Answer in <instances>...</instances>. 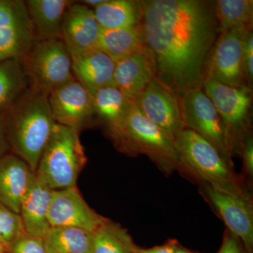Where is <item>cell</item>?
I'll return each mask as SVG.
<instances>
[{"instance_id": "obj_19", "label": "cell", "mask_w": 253, "mask_h": 253, "mask_svg": "<svg viewBox=\"0 0 253 253\" xmlns=\"http://www.w3.org/2000/svg\"><path fill=\"white\" fill-rule=\"evenodd\" d=\"M53 190L41 178L35 176L20 210L25 231L44 239L51 226L48 219Z\"/></svg>"}, {"instance_id": "obj_10", "label": "cell", "mask_w": 253, "mask_h": 253, "mask_svg": "<svg viewBox=\"0 0 253 253\" xmlns=\"http://www.w3.org/2000/svg\"><path fill=\"white\" fill-rule=\"evenodd\" d=\"M201 189L227 230L240 240L246 253H253V208L250 194H234L206 183H201Z\"/></svg>"}, {"instance_id": "obj_29", "label": "cell", "mask_w": 253, "mask_h": 253, "mask_svg": "<svg viewBox=\"0 0 253 253\" xmlns=\"http://www.w3.org/2000/svg\"><path fill=\"white\" fill-rule=\"evenodd\" d=\"M25 232L20 214L0 204V241L7 248Z\"/></svg>"}, {"instance_id": "obj_18", "label": "cell", "mask_w": 253, "mask_h": 253, "mask_svg": "<svg viewBox=\"0 0 253 253\" xmlns=\"http://www.w3.org/2000/svg\"><path fill=\"white\" fill-rule=\"evenodd\" d=\"M73 1L68 0L25 1L33 41L61 40L65 13Z\"/></svg>"}, {"instance_id": "obj_37", "label": "cell", "mask_w": 253, "mask_h": 253, "mask_svg": "<svg viewBox=\"0 0 253 253\" xmlns=\"http://www.w3.org/2000/svg\"><path fill=\"white\" fill-rule=\"evenodd\" d=\"M0 253H6V246L1 241H0Z\"/></svg>"}, {"instance_id": "obj_5", "label": "cell", "mask_w": 253, "mask_h": 253, "mask_svg": "<svg viewBox=\"0 0 253 253\" xmlns=\"http://www.w3.org/2000/svg\"><path fill=\"white\" fill-rule=\"evenodd\" d=\"M81 131L56 124L37 168V176L52 190L76 186L87 162Z\"/></svg>"}, {"instance_id": "obj_36", "label": "cell", "mask_w": 253, "mask_h": 253, "mask_svg": "<svg viewBox=\"0 0 253 253\" xmlns=\"http://www.w3.org/2000/svg\"><path fill=\"white\" fill-rule=\"evenodd\" d=\"M175 253H194L193 251H189V250L185 249V248L181 247V246H178L177 249H176Z\"/></svg>"}, {"instance_id": "obj_15", "label": "cell", "mask_w": 253, "mask_h": 253, "mask_svg": "<svg viewBox=\"0 0 253 253\" xmlns=\"http://www.w3.org/2000/svg\"><path fill=\"white\" fill-rule=\"evenodd\" d=\"M35 176L36 172L12 153L0 158V204L19 214Z\"/></svg>"}, {"instance_id": "obj_35", "label": "cell", "mask_w": 253, "mask_h": 253, "mask_svg": "<svg viewBox=\"0 0 253 253\" xmlns=\"http://www.w3.org/2000/svg\"><path fill=\"white\" fill-rule=\"evenodd\" d=\"M10 152L5 131L4 115L0 114V158Z\"/></svg>"}, {"instance_id": "obj_6", "label": "cell", "mask_w": 253, "mask_h": 253, "mask_svg": "<svg viewBox=\"0 0 253 253\" xmlns=\"http://www.w3.org/2000/svg\"><path fill=\"white\" fill-rule=\"evenodd\" d=\"M31 91L49 95L75 79L72 59L62 40L36 41L20 59Z\"/></svg>"}, {"instance_id": "obj_1", "label": "cell", "mask_w": 253, "mask_h": 253, "mask_svg": "<svg viewBox=\"0 0 253 253\" xmlns=\"http://www.w3.org/2000/svg\"><path fill=\"white\" fill-rule=\"evenodd\" d=\"M145 47L158 81L181 97L202 88L218 31L214 5L200 0L141 1Z\"/></svg>"}, {"instance_id": "obj_28", "label": "cell", "mask_w": 253, "mask_h": 253, "mask_svg": "<svg viewBox=\"0 0 253 253\" xmlns=\"http://www.w3.org/2000/svg\"><path fill=\"white\" fill-rule=\"evenodd\" d=\"M0 28H26L32 31L25 1L0 0Z\"/></svg>"}, {"instance_id": "obj_12", "label": "cell", "mask_w": 253, "mask_h": 253, "mask_svg": "<svg viewBox=\"0 0 253 253\" xmlns=\"http://www.w3.org/2000/svg\"><path fill=\"white\" fill-rule=\"evenodd\" d=\"M48 100L56 124L81 131L96 116L92 96L76 78L50 93Z\"/></svg>"}, {"instance_id": "obj_20", "label": "cell", "mask_w": 253, "mask_h": 253, "mask_svg": "<svg viewBox=\"0 0 253 253\" xmlns=\"http://www.w3.org/2000/svg\"><path fill=\"white\" fill-rule=\"evenodd\" d=\"M94 11L98 22L104 30L139 26L142 17L141 1L131 0H106Z\"/></svg>"}, {"instance_id": "obj_25", "label": "cell", "mask_w": 253, "mask_h": 253, "mask_svg": "<svg viewBox=\"0 0 253 253\" xmlns=\"http://www.w3.org/2000/svg\"><path fill=\"white\" fill-rule=\"evenodd\" d=\"M43 239L46 253H90L92 232L76 227H51Z\"/></svg>"}, {"instance_id": "obj_14", "label": "cell", "mask_w": 253, "mask_h": 253, "mask_svg": "<svg viewBox=\"0 0 253 253\" xmlns=\"http://www.w3.org/2000/svg\"><path fill=\"white\" fill-rule=\"evenodd\" d=\"M100 26L94 9L73 1L65 13L61 40L71 56L99 49Z\"/></svg>"}, {"instance_id": "obj_7", "label": "cell", "mask_w": 253, "mask_h": 253, "mask_svg": "<svg viewBox=\"0 0 253 253\" xmlns=\"http://www.w3.org/2000/svg\"><path fill=\"white\" fill-rule=\"evenodd\" d=\"M202 89L220 116L234 155L239 148L242 149L251 125L252 90L249 86L234 87L209 77L205 78Z\"/></svg>"}, {"instance_id": "obj_32", "label": "cell", "mask_w": 253, "mask_h": 253, "mask_svg": "<svg viewBox=\"0 0 253 253\" xmlns=\"http://www.w3.org/2000/svg\"><path fill=\"white\" fill-rule=\"evenodd\" d=\"M244 249L240 240L226 229L217 253H245Z\"/></svg>"}, {"instance_id": "obj_24", "label": "cell", "mask_w": 253, "mask_h": 253, "mask_svg": "<svg viewBox=\"0 0 253 253\" xmlns=\"http://www.w3.org/2000/svg\"><path fill=\"white\" fill-rule=\"evenodd\" d=\"M137 248L126 229L108 218L92 232L90 253H135Z\"/></svg>"}, {"instance_id": "obj_4", "label": "cell", "mask_w": 253, "mask_h": 253, "mask_svg": "<svg viewBox=\"0 0 253 253\" xmlns=\"http://www.w3.org/2000/svg\"><path fill=\"white\" fill-rule=\"evenodd\" d=\"M178 168L198 179L229 192L249 194L242 179L211 143L189 129H183L175 139Z\"/></svg>"}, {"instance_id": "obj_27", "label": "cell", "mask_w": 253, "mask_h": 253, "mask_svg": "<svg viewBox=\"0 0 253 253\" xmlns=\"http://www.w3.org/2000/svg\"><path fill=\"white\" fill-rule=\"evenodd\" d=\"M33 42L31 30L0 28V61L21 59Z\"/></svg>"}, {"instance_id": "obj_13", "label": "cell", "mask_w": 253, "mask_h": 253, "mask_svg": "<svg viewBox=\"0 0 253 253\" xmlns=\"http://www.w3.org/2000/svg\"><path fill=\"white\" fill-rule=\"evenodd\" d=\"M48 219L51 227H76L93 232L106 218L93 210L74 186L53 190Z\"/></svg>"}, {"instance_id": "obj_11", "label": "cell", "mask_w": 253, "mask_h": 253, "mask_svg": "<svg viewBox=\"0 0 253 253\" xmlns=\"http://www.w3.org/2000/svg\"><path fill=\"white\" fill-rule=\"evenodd\" d=\"M141 113L175 141L185 126L181 117L180 98L154 78L136 100Z\"/></svg>"}, {"instance_id": "obj_23", "label": "cell", "mask_w": 253, "mask_h": 253, "mask_svg": "<svg viewBox=\"0 0 253 253\" xmlns=\"http://www.w3.org/2000/svg\"><path fill=\"white\" fill-rule=\"evenodd\" d=\"M91 96L95 116L101 120L106 128L120 122L136 101L113 84L101 88Z\"/></svg>"}, {"instance_id": "obj_17", "label": "cell", "mask_w": 253, "mask_h": 253, "mask_svg": "<svg viewBox=\"0 0 253 253\" xmlns=\"http://www.w3.org/2000/svg\"><path fill=\"white\" fill-rule=\"evenodd\" d=\"M71 59L73 76L91 95L113 84L116 62L101 49L71 56Z\"/></svg>"}, {"instance_id": "obj_26", "label": "cell", "mask_w": 253, "mask_h": 253, "mask_svg": "<svg viewBox=\"0 0 253 253\" xmlns=\"http://www.w3.org/2000/svg\"><path fill=\"white\" fill-rule=\"evenodd\" d=\"M218 31L252 26L253 0H218L213 3Z\"/></svg>"}, {"instance_id": "obj_22", "label": "cell", "mask_w": 253, "mask_h": 253, "mask_svg": "<svg viewBox=\"0 0 253 253\" xmlns=\"http://www.w3.org/2000/svg\"><path fill=\"white\" fill-rule=\"evenodd\" d=\"M28 89L20 59L0 61V114L7 113Z\"/></svg>"}, {"instance_id": "obj_8", "label": "cell", "mask_w": 253, "mask_h": 253, "mask_svg": "<svg viewBox=\"0 0 253 253\" xmlns=\"http://www.w3.org/2000/svg\"><path fill=\"white\" fill-rule=\"evenodd\" d=\"M181 117L186 129L194 131L219 151L233 166V156L224 124L212 101L202 88L192 89L180 97Z\"/></svg>"}, {"instance_id": "obj_30", "label": "cell", "mask_w": 253, "mask_h": 253, "mask_svg": "<svg viewBox=\"0 0 253 253\" xmlns=\"http://www.w3.org/2000/svg\"><path fill=\"white\" fill-rule=\"evenodd\" d=\"M6 253H46L44 239L25 232L6 248Z\"/></svg>"}, {"instance_id": "obj_2", "label": "cell", "mask_w": 253, "mask_h": 253, "mask_svg": "<svg viewBox=\"0 0 253 253\" xmlns=\"http://www.w3.org/2000/svg\"><path fill=\"white\" fill-rule=\"evenodd\" d=\"M4 115L10 152L21 158L36 172L56 124L47 95L28 89Z\"/></svg>"}, {"instance_id": "obj_33", "label": "cell", "mask_w": 253, "mask_h": 253, "mask_svg": "<svg viewBox=\"0 0 253 253\" xmlns=\"http://www.w3.org/2000/svg\"><path fill=\"white\" fill-rule=\"evenodd\" d=\"M179 243L175 239H169L166 244L151 249H141L138 246L135 253H175Z\"/></svg>"}, {"instance_id": "obj_21", "label": "cell", "mask_w": 253, "mask_h": 253, "mask_svg": "<svg viewBox=\"0 0 253 253\" xmlns=\"http://www.w3.org/2000/svg\"><path fill=\"white\" fill-rule=\"evenodd\" d=\"M144 46L141 23L134 27L102 29L100 36L99 49L116 62L134 54Z\"/></svg>"}, {"instance_id": "obj_3", "label": "cell", "mask_w": 253, "mask_h": 253, "mask_svg": "<svg viewBox=\"0 0 253 253\" xmlns=\"http://www.w3.org/2000/svg\"><path fill=\"white\" fill-rule=\"evenodd\" d=\"M113 144L127 156L145 155L166 174L178 168L175 141L133 103L120 122L106 128Z\"/></svg>"}, {"instance_id": "obj_34", "label": "cell", "mask_w": 253, "mask_h": 253, "mask_svg": "<svg viewBox=\"0 0 253 253\" xmlns=\"http://www.w3.org/2000/svg\"><path fill=\"white\" fill-rule=\"evenodd\" d=\"M244 154L245 168L249 175L253 174V142L251 137H248L242 148Z\"/></svg>"}, {"instance_id": "obj_31", "label": "cell", "mask_w": 253, "mask_h": 253, "mask_svg": "<svg viewBox=\"0 0 253 253\" xmlns=\"http://www.w3.org/2000/svg\"><path fill=\"white\" fill-rule=\"evenodd\" d=\"M245 71L248 85L251 87L253 78V36L251 31L246 37L244 47Z\"/></svg>"}, {"instance_id": "obj_16", "label": "cell", "mask_w": 253, "mask_h": 253, "mask_svg": "<svg viewBox=\"0 0 253 253\" xmlns=\"http://www.w3.org/2000/svg\"><path fill=\"white\" fill-rule=\"evenodd\" d=\"M154 78V63L144 45L134 54L116 62L113 84L136 101Z\"/></svg>"}, {"instance_id": "obj_9", "label": "cell", "mask_w": 253, "mask_h": 253, "mask_svg": "<svg viewBox=\"0 0 253 253\" xmlns=\"http://www.w3.org/2000/svg\"><path fill=\"white\" fill-rule=\"evenodd\" d=\"M251 28L252 26H247L221 33L208 56L206 77L234 87L249 86L245 71L244 47L245 39Z\"/></svg>"}]
</instances>
